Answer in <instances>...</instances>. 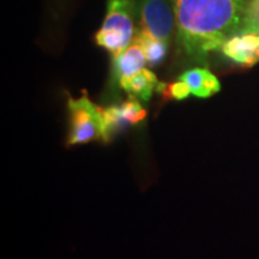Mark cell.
Wrapping results in <instances>:
<instances>
[{
	"label": "cell",
	"instance_id": "cell-1",
	"mask_svg": "<svg viewBox=\"0 0 259 259\" xmlns=\"http://www.w3.org/2000/svg\"><path fill=\"white\" fill-rule=\"evenodd\" d=\"M250 0H171L177 44L187 59L202 61L242 29Z\"/></svg>",
	"mask_w": 259,
	"mask_h": 259
},
{
	"label": "cell",
	"instance_id": "cell-4",
	"mask_svg": "<svg viewBox=\"0 0 259 259\" xmlns=\"http://www.w3.org/2000/svg\"><path fill=\"white\" fill-rule=\"evenodd\" d=\"M71 130L67 143L85 144L93 141H103L101 108L87 96L69 99Z\"/></svg>",
	"mask_w": 259,
	"mask_h": 259
},
{
	"label": "cell",
	"instance_id": "cell-5",
	"mask_svg": "<svg viewBox=\"0 0 259 259\" xmlns=\"http://www.w3.org/2000/svg\"><path fill=\"white\" fill-rule=\"evenodd\" d=\"M103 124V142H109L113 136L131 125H137L147 116V111L137 99L131 96L121 105L101 108Z\"/></svg>",
	"mask_w": 259,
	"mask_h": 259
},
{
	"label": "cell",
	"instance_id": "cell-8",
	"mask_svg": "<svg viewBox=\"0 0 259 259\" xmlns=\"http://www.w3.org/2000/svg\"><path fill=\"white\" fill-rule=\"evenodd\" d=\"M180 79L184 80L191 90V95L197 97H210L213 94L219 93L221 89V83L212 72L206 69H196L187 70L180 76Z\"/></svg>",
	"mask_w": 259,
	"mask_h": 259
},
{
	"label": "cell",
	"instance_id": "cell-10",
	"mask_svg": "<svg viewBox=\"0 0 259 259\" xmlns=\"http://www.w3.org/2000/svg\"><path fill=\"white\" fill-rule=\"evenodd\" d=\"M135 35L138 37L142 47H143L145 59H147V64L149 66H156V65L160 64L166 58L169 44L145 36L138 29L136 30Z\"/></svg>",
	"mask_w": 259,
	"mask_h": 259
},
{
	"label": "cell",
	"instance_id": "cell-6",
	"mask_svg": "<svg viewBox=\"0 0 259 259\" xmlns=\"http://www.w3.org/2000/svg\"><path fill=\"white\" fill-rule=\"evenodd\" d=\"M229 60L242 66L259 63V32H239L228 38L221 48Z\"/></svg>",
	"mask_w": 259,
	"mask_h": 259
},
{
	"label": "cell",
	"instance_id": "cell-11",
	"mask_svg": "<svg viewBox=\"0 0 259 259\" xmlns=\"http://www.w3.org/2000/svg\"><path fill=\"white\" fill-rule=\"evenodd\" d=\"M156 92L161 93L162 95L167 96L168 99L174 100H184L191 95V90L189 88V85L181 79L170 84L158 83Z\"/></svg>",
	"mask_w": 259,
	"mask_h": 259
},
{
	"label": "cell",
	"instance_id": "cell-3",
	"mask_svg": "<svg viewBox=\"0 0 259 259\" xmlns=\"http://www.w3.org/2000/svg\"><path fill=\"white\" fill-rule=\"evenodd\" d=\"M136 15L142 34L169 44L176 29L171 0H136Z\"/></svg>",
	"mask_w": 259,
	"mask_h": 259
},
{
	"label": "cell",
	"instance_id": "cell-7",
	"mask_svg": "<svg viewBox=\"0 0 259 259\" xmlns=\"http://www.w3.org/2000/svg\"><path fill=\"white\" fill-rule=\"evenodd\" d=\"M147 59L138 37L134 36V40L128 45L127 48L122 52L121 56L116 60H113V76L118 80L128 78L144 69Z\"/></svg>",
	"mask_w": 259,
	"mask_h": 259
},
{
	"label": "cell",
	"instance_id": "cell-2",
	"mask_svg": "<svg viewBox=\"0 0 259 259\" xmlns=\"http://www.w3.org/2000/svg\"><path fill=\"white\" fill-rule=\"evenodd\" d=\"M136 3L134 0H107V14L95 40L109 52L113 60L121 56L135 36Z\"/></svg>",
	"mask_w": 259,
	"mask_h": 259
},
{
	"label": "cell",
	"instance_id": "cell-9",
	"mask_svg": "<svg viewBox=\"0 0 259 259\" xmlns=\"http://www.w3.org/2000/svg\"><path fill=\"white\" fill-rule=\"evenodd\" d=\"M158 80L153 71L147 67L142 69L134 76L128 78L121 79L119 85L122 90L130 94V96H134L136 99H141L143 101H148L158 85Z\"/></svg>",
	"mask_w": 259,
	"mask_h": 259
},
{
	"label": "cell",
	"instance_id": "cell-12",
	"mask_svg": "<svg viewBox=\"0 0 259 259\" xmlns=\"http://www.w3.org/2000/svg\"><path fill=\"white\" fill-rule=\"evenodd\" d=\"M240 32H259V0H250Z\"/></svg>",
	"mask_w": 259,
	"mask_h": 259
}]
</instances>
